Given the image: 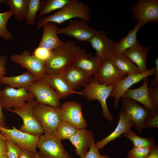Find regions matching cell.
I'll return each mask as SVG.
<instances>
[{"label": "cell", "instance_id": "obj_1", "mask_svg": "<svg viewBox=\"0 0 158 158\" xmlns=\"http://www.w3.org/2000/svg\"><path fill=\"white\" fill-rule=\"evenodd\" d=\"M81 49L72 41L67 40L57 48L51 50L45 61V75L63 73L72 63Z\"/></svg>", "mask_w": 158, "mask_h": 158}, {"label": "cell", "instance_id": "obj_2", "mask_svg": "<svg viewBox=\"0 0 158 158\" xmlns=\"http://www.w3.org/2000/svg\"><path fill=\"white\" fill-rule=\"evenodd\" d=\"M91 9L87 4L77 0H71L61 9L53 14L42 17L38 20L37 29L39 30L45 23L49 22L59 24L78 18L88 22L91 20Z\"/></svg>", "mask_w": 158, "mask_h": 158}, {"label": "cell", "instance_id": "obj_3", "mask_svg": "<svg viewBox=\"0 0 158 158\" xmlns=\"http://www.w3.org/2000/svg\"><path fill=\"white\" fill-rule=\"evenodd\" d=\"M33 113L47 135H53L62 120L60 107H54L36 102Z\"/></svg>", "mask_w": 158, "mask_h": 158}, {"label": "cell", "instance_id": "obj_4", "mask_svg": "<svg viewBox=\"0 0 158 158\" xmlns=\"http://www.w3.org/2000/svg\"><path fill=\"white\" fill-rule=\"evenodd\" d=\"M114 87V85H107L95 82L92 81L84 86L81 91L82 96L89 100H97L100 103L102 115L108 121H114L108 108L107 101Z\"/></svg>", "mask_w": 158, "mask_h": 158}, {"label": "cell", "instance_id": "obj_5", "mask_svg": "<svg viewBox=\"0 0 158 158\" xmlns=\"http://www.w3.org/2000/svg\"><path fill=\"white\" fill-rule=\"evenodd\" d=\"M36 102L34 99L28 101L21 108H15L8 111L18 115L23 121L19 130L24 132L40 136L45 134L44 131L33 113V108Z\"/></svg>", "mask_w": 158, "mask_h": 158}, {"label": "cell", "instance_id": "obj_6", "mask_svg": "<svg viewBox=\"0 0 158 158\" xmlns=\"http://www.w3.org/2000/svg\"><path fill=\"white\" fill-rule=\"evenodd\" d=\"M122 110L132 121L138 132L141 133L152 112L136 101L122 97Z\"/></svg>", "mask_w": 158, "mask_h": 158}, {"label": "cell", "instance_id": "obj_7", "mask_svg": "<svg viewBox=\"0 0 158 158\" xmlns=\"http://www.w3.org/2000/svg\"><path fill=\"white\" fill-rule=\"evenodd\" d=\"M0 97L2 108L7 111L22 107L28 101L35 98L26 88H15L9 86L0 90Z\"/></svg>", "mask_w": 158, "mask_h": 158}, {"label": "cell", "instance_id": "obj_8", "mask_svg": "<svg viewBox=\"0 0 158 158\" xmlns=\"http://www.w3.org/2000/svg\"><path fill=\"white\" fill-rule=\"evenodd\" d=\"M26 89L33 95L39 103L54 107L61 105V99L57 92L44 78L35 80Z\"/></svg>", "mask_w": 158, "mask_h": 158}, {"label": "cell", "instance_id": "obj_9", "mask_svg": "<svg viewBox=\"0 0 158 158\" xmlns=\"http://www.w3.org/2000/svg\"><path fill=\"white\" fill-rule=\"evenodd\" d=\"M37 147L41 158H72L61 141L53 135L44 134L40 136Z\"/></svg>", "mask_w": 158, "mask_h": 158}, {"label": "cell", "instance_id": "obj_10", "mask_svg": "<svg viewBox=\"0 0 158 158\" xmlns=\"http://www.w3.org/2000/svg\"><path fill=\"white\" fill-rule=\"evenodd\" d=\"M0 132L6 140H11L21 149L27 150L34 154L37 153V148L39 136L23 132L15 126L10 129L0 126Z\"/></svg>", "mask_w": 158, "mask_h": 158}, {"label": "cell", "instance_id": "obj_11", "mask_svg": "<svg viewBox=\"0 0 158 158\" xmlns=\"http://www.w3.org/2000/svg\"><path fill=\"white\" fill-rule=\"evenodd\" d=\"M133 18L143 26L152 22H158V0H139L131 8Z\"/></svg>", "mask_w": 158, "mask_h": 158}, {"label": "cell", "instance_id": "obj_12", "mask_svg": "<svg viewBox=\"0 0 158 158\" xmlns=\"http://www.w3.org/2000/svg\"><path fill=\"white\" fill-rule=\"evenodd\" d=\"M88 22L87 20L83 19L71 20L65 27L58 28L57 34H64L80 41L89 42L97 30L89 26Z\"/></svg>", "mask_w": 158, "mask_h": 158}, {"label": "cell", "instance_id": "obj_13", "mask_svg": "<svg viewBox=\"0 0 158 158\" xmlns=\"http://www.w3.org/2000/svg\"><path fill=\"white\" fill-rule=\"evenodd\" d=\"M110 59L102 60L92 81L102 84L116 85L126 77Z\"/></svg>", "mask_w": 158, "mask_h": 158}, {"label": "cell", "instance_id": "obj_14", "mask_svg": "<svg viewBox=\"0 0 158 158\" xmlns=\"http://www.w3.org/2000/svg\"><path fill=\"white\" fill-rule=\"evenodd\" d=\"M13 62L19 64L31 72L36 80L44 78L45 75V61L31 55L28 50L23 51L20 54H13L11 56Z\"/></svg>", "mask_w": 158, "mask_h": 158}, {"label": "cell", "instance_id": "obj_15", "mask_svg": "<svg viewBox=\"0 0 158 158\" xmlns=\"http://www.w3.org/2000/svg\"><path fill=\"white\" fill-rule=\"evenodd\" d=\"M155 73V67L148 69L147 71L128 75L124 78L118 82L114 85V87L109 97L114 98V106L117 108L120 99L125 92L133 85L142 80L144 78L154 75Z\"/></svg>", "mask_w": 158, "mask_h": 158}, {"label": "cell", "instance_id": "obj_16", "mask_svg": "<svg viewBox=\"0 0 158 158\" xmlns=\"http://www.w3.org/2000/svg\"><path fill=\"white\" fill-rule=\"evenodd\" d=\"M62 120L76 126L79 129L86 128L87 122L82 114L81 104L77 102L68 101L60 106Z\"/></svg>", "mask_w": 158, "mask_h": 158}, {"label": "cell", "instance_id": "obj_17", "mask_svg": "<svg viewBox=\"0 0 158 158\" xmlns=\"http://www.w3.org/2000/svg\"><path fill=\"white\" fill-rule=\"evenodd\" d=\"M96 51V55L102 60L110 59L118 42L109 38L103 30L97 31L88 42Z\"/></svg>", "mask_w": 158, "mask_h": 158}, {"label": "cell", "instance_id": "obj_18", "mask_svg": "<svg viewBox=\"0 0 158 158\" xmlns=\"http://www.w3.org/2000/svg\"><path fill=\"white\" fill-rule=\"evenodd\" d=\"M102 61L96 55H92L86 49H81L77 53L71 65L93 76L96 72Z\"/></svg>", "mask_w": 158, "mask_h": 158}, {"label": "cell", "instance_id": "obj_19", "mask_svg": "<svg viewBox=\"0 0 158 158\" xmlns=\"http://www.w3.org/2000/svg\"><path fill=\"white\" fill-rule=\"evenodd\" d=\"M69 140L75 147L76 154L80 158L84 157L95 140L92 131L86 128L79 129Z\"/></svg>", "mask_w": 158, "mask_h": 158}, {"label": "cell", "instance_id": "obj_20", "mask_svg": "<svg viewBox=\"0 0 158 158\" xmlns=\"http://www.w3.org/2000/svg\"><path fill=\"white\" fill-rule=\"evenodd\" d=\"M118 116L119 120L114 130L107 137L95 143L98 149L103 148L109 142L131 129L134 125L131 119L121 110L119 112Z\"/></svg>", "mask_w": 158, "mask_h": 158}, {"label": "cell", "instance_id": "obj_21", "mask_svg": "<svg viewBox=\"0 0 158 158\" xmlns=\"http://www.w3.org/2000/svg\"><path fill=\"white\" fill-rule=\"evenodd\" d=\"M151 45L142 46L138 42L133 47L127 50L123 54L138 68L140 73L148 70L146 60Z\"/></svg>", "mask_w": 158, "mask_h": 158}, {"label": "cell", "instance_id": "obj_22", "mask_svg": "<svg viewBox=\"0 0 158 158\" xmlns=\"http://www.w3.org/2000/svg\"><path fill=\"white\" fill-rule=\"evenodd\" d=\"M43 33L39 47L49 50L56 49L64 43L57 36V26L53 22H49L44 24L42 27Z\"/></svg>", "mask_w": 158, "mask_h": 158}, {"label": "cell", "instance_id": "obj_23", "mask_svg": "<svg viewBox=\"0 0 158 158\" xmlns=\"http://www.w3.org/2000/svg\"><path fill=\"white\" fill-rule=\"evenodd\" d=\"M44 78L57 92L61 99L73 94L82 95V93L73 90L64 78L63 73L45 75Z\"/></svg>", "mask_w": 158, "mask_h": 158}, {"label": "cell", "instance_id": "obj_24", "mask_svg": "<svg viewBox=\"0 0 158 158\" xmlns=\"http://www.w3.org/2000/svg\"><path fill=\"white\" fill-rule=\"evenodd\" d=\"M142 80L141 85L135 89H128L123 94L122 97L131 99L138 102L152 111L158 110L155 109L149 99L148 85L150 79L148 77L144 78Z\"/></svg>", "mask_w": 158, "mask_h": 158}, {"label": "cell", "instance_id": "obj_25", "mask_svg": "<svg viewBox=\"0 0 158 158\" xmlns=\"http://www.w3.org/2000/svg\"><path fill=\"white\" fill-rule=\"evenodd\" d=\"M63 76L74 90L84 86L92 80V75L71 65L63 73Z\"/></svg>", "mask_w": 158, "mask_h": 158}, {"label": "cell", "instance_id": "obj_26", "mask_svg": "<svg viewBox=\"0 0 158 158\" xmlns=\"http://www.w3.org/2000/svg\"><path fill=\"white\" fill-rule=\"evenodd\" d=\"M142 26L139 22H138L127 35L123 37L119 42H118L114 49L112 56H115L122 54L126 51L134 46L138 42L137 34Z\"/></svg>", "mask_w": 158, "mask_h": 158}, {"label": "cell", "instance_id": "obj_27", "mask_svg": "<svg viewBox=\"0 0 158 158\" xmlns=\"http://www.w3.org/2000/svg\"><path fill=\"white\" fill-rule=\"evenodd\" d=\"M36 80L33 75L27 70L19 75L0 77V84L6 85L15 88H27Z\"/></svg>", "mask_w": 158, "mask_h": 158}, {"label": "cell", "instance_id": "obj_28", "mask_svg": "<svg viewBox=\"0 0 158 158\" xmlns=\"http://www.w3.org/2000/svg\"><path fill=\"white\" fill-rule=\"evenodd\" d=\"M110 60L125 75L140 73L137 66L123 54L115 56H112Z\"/></svg>", "mask_w": 158, "mask_h": 158}, {"label": "cell", "instance_id": "obj_29", "mask_svg": "<svg viewBox=\"0 0 158 158\" xmlns=\"http://www.w3.org/2000/svg\"><path fill=\"white\" fill-rule=\"evenodd\" d=\"M28 0H4L13 12L15 19L20 22L26 19Z\"/></svg>", "mask_w": 158, "mask_h": 158}, {"label": "cell", "instance_id": "obj_30", "mask_svg": "<svg viewBox=\"0 0 158 158\" xmlns=\"http://www.w3.org/2000/svg\"><path fill=\"white\" fill-rule=\"evenodd\" d=\"M71 0H44L41 1L39 13L38 16L41 18L54 11L60 9Z\"/></svg>", "mask_w": 158, "mask_h": 158}, {"label": "cell", "instance_id": "obj_31", "mask_svg": "<svg viewBox=\"0 0 158 158\" xmlns=\"http://www.w3.org/2000/svg\"><path fill=\"white\" fill-rule=\"evenodd\" d=\"M78 129L73 125L62 120L52 135L61 141L69 139Z\"/></svg>", "mask_w": 158, "mask_h": 158}, {"label": "cell", "instance_id": "obj_32", "mask_svg": "<svg viewBox=\"0 0 158 158\" xmlns=\"http://www.w3.org/2000/svg\"><path fill=\"white\" fill-rule=\"evenodd\" d=\"M123 135L132 142L133 147H152L155 145L154 139L153 137H140L133 132L131 129Z\"/></svg>", "mask_w": 158, "mask_h": 158}, {"label": "cell", "instance_id": "obj_33", "mask_svg": "<svg viewBox=\"0 0 158 158\" xmlns=\"http://www.w3.org/2000/svg\"><path fill=\"white\" fill-rule=\"evenodd\" d=\"M13 16V12L11 9L0 13V37L3 38L6 41L11 40L13 38L12 33L6 28V25L9 18Z\"/></svg>", "mask_w": 158, "mask_h": 158}, {"label": "cell", "instance_id": "obj_34", "mask_svg": "<svg viewBox=\"0 0 158 158\" xmlns=\"http://www.w3.org/2000/svg\"><path fill=\"white\" fill-rule=\"evenodd\" d=\"M40 0H28L26 13V23L27 25H33L36 23V14L39 11Z\"/></svg>", "mask_w": 158, "mask_h": 158}, {"label": "cell", "instance_id": "obj_35", "mask_svg": "<svg viewBox=\"0 0 158 158\" xmlns=\"http://www.w3.org/2000/svg\"><path fill=\"white\" fill-rule=\"evenodd\" d=\"M152 148L150 147H133L129 151L128 155L136 158H144L150 154Z\"/></svg>", "mask_w": 158, "mask_h": 158}, {"label": "cell", "instance_id": "obj_36", "mask_svg": "<svg viewBox=\"0 0 158 158\" xmlns=\"http://www.w3.org/2000/svg\"><path fill=\"white\" fill-rule=\"evenodd\" d=\"M7 150L6 154L8 158H20L22 149L14 142L9 140H6Z\"/></svg>", "mask_w": 158, "mask_h": 158}, {"label": "cell", "instance_id": "obj_37", "mask_svg": "<svg viewBox=\"0 0 158 158\" xmlns=\"http://www.w3.org/2000/svg\"><path fill=\"white\" fill-rule=\"evenodd\" d=\"M99 150L96 145L95 140L94 141L87 152L83 158H111L107 155L101 154Z\"/></svg>", "mask_w": 158, "mask_h": 158}, {"label": "cell", "instance_id": "obj_38", "mask_svg": "<svg viewBox=\"0 0 158 158\" xmlns=\"http://www.w3.org/2000/svg\"><path fill=\"white\" fill-rule=\"evenodd\" d=\"M149 100L151 104L156 110H158V85L148 87Z\"/></svg>", "mask_w": 158, "mask_h": 158}, {"label": "cell", "instance_id": "obj_39", "mask_svg": "<svg viewBox=\"0 0 158 158\" xmlns=\"http://www.w3.org/2000/svg\"><path fill=\"white\" fill-rule=\"evenodd\" d=\"M51 50L38 47L34 50L32 55L42 60L45 61L49 58Z\"/></svg>", "mask_w": 158, "mask_h": 158}, {"label": "cell", "instance_id": "obj_40", "mask_svg": "<svg viewBox=\"0 0 158 158\" xmlns=\"http://www.w3.org/2000/svg\"><path fill=\"white\" fill-rule=\"evenodd\" d=\"M158 128V111L152 112L151 115L147 121L145 128Z\"/></svg>", "mask_w": 158, "mask_h": 158}, {"label": "cell", "instance_id": "obj_41", "mask_svg": "<svg viewBox=\"0 0 158 158\" xmlns=\"http://www.w3.org/2000/svg\"><path fill=\"white\" fill-rule=\"evenodd\" d=\"M7 57L6 55L0 56V77L4 76L7 73L6 64Z\"/></svg>", "mask_w": 158, "mask_h": 158}, {"label": "cell", "instance_id": "obj_42", "mask_svg": "<svg viewBox=\"0 0 158 158\" xmlns=\"http://www.w3.org/2000/svg\"><path fill=\"white\" fill-rule=\"evenodd\" d=\"M128 158H136L128 155ZM144 158H158V146L155 145L153 146L151 152L147 157Z\"/></svg>", "mask_w": 158, "mask_h": 158}, {"label": "cell", "instance_id": "obj_43", "mask_svg": "<svg viewBox=\"0 0 158 158\" xmlns=\"http://www.w3.org/2000/svg\"><path fill=\"white\" fill-rule=\"evenodd\" d=\"M6 140L0 133V156L6 154Z\"/></svg>", "mask_w": 158, "mask_h": 158}, {"label": "cell", "instance_id": "obj_44", "mask_svg": "<svg viewBox=\"0 0 158 158\" xmlns=\"http://www.w3.org/2000/svg\"><path fill=\"white\" fill-rule=\"evenodd\" d=\"M155 62L156 64L155 76L150 82L149 86L153 87L158 85V58L155 59Z\"/></svg>", "mask_w": 158, "mask_h": 158}, {"label": "cell", "instance_id": "obj_45", "mask_svg": "<svg viewBox=\"0 0 158 158\" xmlns=\"http://www.w3.org/2000/svg\"><path fill=\"white\" fill-rule=\"evenodd\" d=\"M20 158H35L34 154L26 149H22Z\"/></svg>", "mask_w": 158, "mask_h": 158}, {"label": "cell", "instance_id": "obj_46", "mask_svg": "<svg viewBox=\"0 0 158 158\" xmlns=\"http://www.w3.org/2000/svg\"><path fill=\"white\" fill-rule=\"evenodd\" d=\"M2 107L0 97V126L5 128H8L5 126L6 117L2 110Z\"/></svg>", "mask_w": 158, "mask_h": 158}, {"label": "cell", "instance_id": "obj_47", "mask_svg": "<svg viewBox=\"0 0 158 158\" xmlns=\"http://www.w3.org/2000/svg\"><path fill=\"white\" fill-rule=\"evenodd\" d=\"M0 158H8L6 154L0 156Z\"/></svg>", "mask_w": 158, "mask_h": 158}, {"label": "cell", "instance_id": "obj_48", "mask_svg": "<svg viewBox=\"0 0 158 158\" xmlns=\"http://www.w3.org/2000/svg\"><path fill=\"white\" fill-rule=\"evenodd\" d=\"M35 158H41L38 154V153L34 154Z\"/></svg>", "mask_w": 158, "mask_h": 158}, {"label": "cell", "instance_id": "obj_49", "mask_svg": "<svg viewBox=\"0 0 158 158\" xmlns=\"http://www.w3.org/2000/svg\"><path fill=\"white\" fill-rule=\"evenodd\" d=\"M4 3V0H0V4H3Z\"/></svg>", "mask_w": 158, "mask_h": 158}, {"label": "cell", "instance_id": "obj_50", "mask_svg": "<svg viewBox=\"0 0 158 158\" xmlns=\"http://www.w3.org/2000/svg\"><path fill=\"white\" fill-rule=\"evenodd\" d=\"M0 133H1L0 132Z\"/></svg>", "mask_w": 158, "mask_h": 158}, {"label": "cell", "instance_id": "obj_51", "mask_svg": "<svg viewBox=\"0 0 158 158\" xmlns=\"http://www.w3.org/2000/svg\"></svg>", "mask_w": 158, "mask_h": 158}]
</instances>
